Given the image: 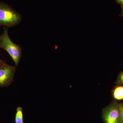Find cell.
Masks as SVG:
<instances>
[{
  "label": "cell",
  "instance_id": "obj_7",
  "mask_svg": "<svg viewBox=\"0 0 123 123\" xmlns=\"http://www.w3.org/2000/svg\"><path fill=\"white\" fill-rule=\"evenodd\" d=\"M117 84L118 85H123V72L120 73L118 77Z\"/></svg>",
  "mask_w": 123,
  "mask_h": 123
},
{
  "label": "cell",
  "instance_id": "obj_4",
  "mask_svg": "<svg viewBox=\"0 0 123 123\" xmlns=\"http://www.w3.org/2000/svg\"><path fill=\"white\" fill-rule=\"evenodd\" d=\"M16 71L15 66L5 63L0 67V86H7L13 80Z\"/></svg>",
  "mask_w": 123,
  "mask_h": 123
},
{
  "label": "cell",
  "instance_id": "obj_3",
  "mask_svg": "<svg viewBox=\"0 0 123 123\" xmlns=\"http://www.w3.org/2000/svg\"><path fill=\"white\" fill-rule=\"evenodd\" d=\"M103 117L105 123H121L119 105L115 103L108 106L103 110Z\"/></svg>",
  "mask_w": 123,
  "mask_h": 123
},
{
  "label": "cell",
  "instance_id": "obj_10",
  "mask_svg": "<svg viewBox=\"0 0 123 123\" xmlns=\"http://www.w3.org/2000/svg\"><path fill=\"white\" fill-rule=\"evenodd\" d=\"M5 63V61L0 59V67L2 66V65H3Z\"/></svg>",
  "mask_w": 123,
  "mask_h": 123
},
{
  "label": "cell",
  "instance_id": "obj_9",
  "mask_svg": "<svg viewBox=\"0 0 123 123\" xmlns=\"http://www.w3.org/2000/svg\"><path fill=\"white\" fill-rule=\"evenodd\" d=\"M117 2L121 5L123 9V0H116Z\"/></svg>",
  "mask_w": 123,
  "mask_h": 123
},
{
  "label": "cell",
  "instance_id": "obj_11",
  "mask_svg": "<svg viewBox=\"0 0 123 123\" xmlns=\"http://www.w3.org/2000/svg\"></svg>",
  "mask_w": 123,
  "mask_h": 123
},
{
  "label": "cell",
  "instance_id": "obj_5",
  "mask_svg": "<svg viewBox=\"0 0 123 123\" xmlns=\"http://www.w3.org/2000/svg\"><path fill=\"white\" fill-rule=\"evenodd\" d=\"M113 96L117 100L123 99V86H119L115 88L113 92Z\"/></svg>",
  "mask_w": 123,
  "mask_h": 123
},
{
  "label": "cell",
  "instance_id": "obj_6",
  "mask_svg": "<svg viewBox=\"0 0 123 123\" xmlns=\"http://www.w3.org/2000/svg\"><path fill=\"white\" fill-rule=\"evenodd\" d=\"M23 111L22 107H18L17 108L15 116V123H24Z\"/></svg>",
  "mask_w": 123,
  "mask_h": 123
},
{
  "label": "cell",
  "instance_id": "obj_1",
  "mask_svg": "<svg viewBox=\"0 0 123 123\" xmlns=\"http://www.w3.org/2000/svg\"><path fill=\"white\" fill-rule=\"evenodd\" d=\"M0 48L8 52L17 66L21 57L22 49L19 45L15 44L10 39L7 27H4L3 32L0 35Z\"/></svg>",
  "mask_w": 123,
  "mask_h": 123
},
{
  "label": "cell",
  "instance_id": "obj_8",
  "mask_svg": "<svg viewBox=\"0 0 123 123\" xmlns=\"http://www.w3.org/2000/svg\"><path fill=\"white\" fill-rule=\"evenodd\" d=\"M120 114L122 121H123V104L119 105Z\"/></svg>",
  "mask_w": 123,
  "mask_h": 123
},
{
  "label": "cell",
  "instance_id": "obj_2",
  "mask_svg": "<svg viewBox=\"0 0 123 123\" xmlns=\"http://www.w3.org/2000/svg\"><path fill=\"white\" fill-rule=\"evenodd\" d=\"M21 15L8 5L0 2V27L15 26L21 22Z\"/></svg>",
  "mask_w": 123,
  "mask_h": 123
}]
</instances>
